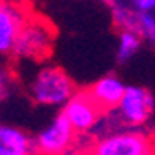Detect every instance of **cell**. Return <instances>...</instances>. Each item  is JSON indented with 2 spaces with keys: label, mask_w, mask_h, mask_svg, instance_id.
Here are the masks:
<instances>
[{
  "label": "cell",
  "mask_w": 155,
  "mask_h": 155,
  "mask_svg": "<svg viewBox=\"0 0 155 155\" xmlns=\"http://www.w3.org/2000/svg\"><path fill=\"white\" fill-rule=\"evenodd\" d=\"M55 36V28L48 19L29 14L19 29L10 55L24 61H43L53 51Z\"/></svg>",
  "instance_id": "cell-1"
},
{
  "label": "cell",
  "mask_w": 155,
  "mask_h": 155,
  "mask_svg": "<svg viewBox=\"0 0 155 155\" xmlns=\"http://www.w3.org/2000/svg\"><path fill=\"white\" fill-rule=\"evenodd\" d=\"M75 155H153V140L140 128L113 130L77 150Z\"/></svg>",
  "instance_id": "cell-2"
},
{
  "label": "cell",
  "mask_w": 155,
  "mask_h": 155,
  "mask_svg": "<svg viewBox=\"0 0 155 155\" xmlns=\"http://www.w3.org/2000/svg\"><path fill=\"white\" fill-rule=\"evenodd\" d=\"M28 91L36 104L61 107L77 91V85L63 68L56 65H43L29 80Z\"/></svg>",
  "instance_id": "cell-3"
},
{
  "label": "cell",
  "mask_w": 155,
  "mask_h": 155,
  "mask_svg": "<svg viewBox=\"0 0 155 155\" xmlns=\"http://www.w3.org/2000/svg\"><path fill=\"white\" fill-rule=\"evenodd\" d=\"M78 133L60 113L32 138L36 155H67L77 145Z\"/></svg>",
  "instance_id": "cell-4"
},
{
  "label": "cell",
  "mask_w": 155,
  "mask_h": 155,
  "mask_svg": "<svg viewBox=\"0 0 155 155\" xmlns=\"http://www.w3.org/2000/svg\"><path fill=\"white\" fill-rule=\"evenodd\" d=\"M114 113L124 126L143 128L153 114V96L145 87L126 85Z\"/></svg>",
  "instance_id": "cell-5"
},
{
  "label": "cell",
  "mask_w": 155,
  "mask_h": 155,
  "mask_svg": "<svg viewBox=\"0 0 155 155\" xmlns=\"http://www.w3.org/2000/svg\"><path fill=\"white\" fill-rule=\"evenodd\" d=\"M61 114L77 133H89L99 124L104 111L91 97L89 91H75L61 106Z\"/></svg>",
  "instance_id": "cell-6"
},
{
  "label": "cell",
  "mask_w": 155,
  "mask_h": 155,
  "mask_svg": "<svg viewBox=\"0 0 155 155\" xmlns=\"http://www.w3.org/2000/svg\"><path fill=\"white\" fill-rule=\"evenodd\" d=\"M31 14L17 0H0V56H10L19 29Z\"/></svg>",
  "instance_id": "cell-7"
},
{
  "label": "cell",
  "mask_w": 155,
  "mask_h": 155,
  "mask_svg": "<svg viewBox=\"0 0 155 155\" xmlns=\"http://www.w3.org/2000/svg\"><path fill=\"white\" fill-rule=\"evenodd\" d=\"M124 82L116 75H104L101 77L99 80L91 85V89H87L91 97L97 102L101 109L104 113H109V111H114V107L118 106L119 99L124 92Z\"/></svg>",
  "instance_id": "cell-8"
},
{
  "label": "cell",
  "mask_w": 155,
  "mask_h": 155,
  "mask_svg": "<svg viewBox=\"0 0 155 155\" xmlns=\"http://www.w3.org/2000/svg\"><path fill=\"white\" fill-rule=\"evenodd\" d=\"M0 155H36L32 137L21 128L0 123Z\"/></svg>",
  "instance_id": "cell-9"
},
{
  "label": "cell",
  "mask_w": 155,
  "mask_h": 155,
  "mask_svg": "<svg viewBox=\"0 0 155 155\" xmlns=\"http://www.w3.org/2000/svg\"><path fill=\"white\" fill-rule=\"evenodd\" d=\"M141 39L135 31H121L119 32V43H118V61L126 63L137 55L141 48Z\"/></svg>",
  "instance_id": "cell-10"
},
{
  "label": "cell",
  "mask_w": 155,
  "mask_h": 155,
  "mask_svg": "<svg viewBox=\"0 0 155 155\" xmlns=\"http://www.w3.org/2000/svg\"><path fill=\"white\" fill-rule=\"evenodd\" d=\"M15 85H17V77L12 65L7 56H0V106L10 99Z\"/></svg>",
  "instance_id": "cell-11"
},
{
  "label": "cell",
  "mask_w": 155,
  "mask_h": 155,
  "mask_svg": "<svg viewBox=\"0 0 155 155\" xmlns=\"http://www.w3.org/2000/svg\"><path fill=\"white\" fill-rule=\"evenodd\" d=\"M135 32L143 41L153 45L155 43V15H153V12H138Z\"/></svg>",
  "instance_id": "cell-12"
},
{
  "label": "cell",
  "mask_w": 155,
  "mask_h": 155,
  "mask_svg": "<svg viewBox=\"0 0 155 155\" xmlns=\"http://www.w3.org/2000/svg\"><path fill=\"white\" fill-rule=\"evenodd\" d=\"M104 2H106V4H107V2H109V0H104Z\"/></svg>",
  "instance_id": "cell-13"
}]
</instances>
